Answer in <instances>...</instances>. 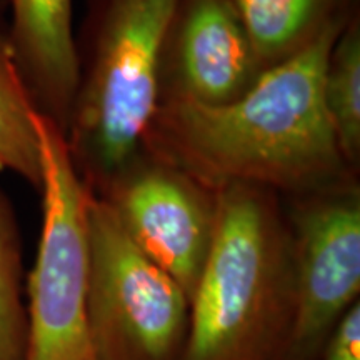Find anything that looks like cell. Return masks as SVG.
<instances>
[{"mask_svg": "<svg viewBox=\"0 0 360 360\" xmlns=\"http://www.w3.org/2000/svg\"><path fill=\"white\" fill-rule=\"evenodd\" d=\"M347 22L264 70L236 101H160L142 150L212 191L242 184L300 195L354 179L322 96L328 53Z\"/></svg>", "mask_w": 360, "mask_h": 360, "instance_id": "6da1fadb", "label": "cell"}, {"mask_svg": "<svg viewBox=\"0 0 360 360\" xmlns=\"http://www.w3.org/2000/svg\"><path fill=\"white\" fill-rule=\"evenodd\" d=\"M294 314L287 215L269 188L217 191V227L179 360H281Z\"/></svg>", "mask_w": 360, "mask_h": 360, "instance_id": "7a4b0ae2", "label": "cell"}, {"mask_svg": "<svg viewBox=\"0 0 360 360\" xmlns=\"http://www.w3.org/2000/svg\"><path fill=\"white\" fill-rule=\"evenodd\" d=\"M179 0H90V57L65 141L92 192L141 155L160 103V75Z\"/></svg>", "mask_w": 360, "mask_h": 360, "instance_id": "3957f363", "label": "cell"}, {"mask_svg": "<svg viewBox=\"0 0 360 360\" xmlns=\"http://www.w3.org/2000/svg\"><path fill=\"white\" fill-rule=\"evenodd\" d=\"M42 152V231L29 276L24 360H94L87 322L90 188L65 135L37 115Z\"/></svg>", "mask_w": 360, "mask_h": 360, "instance_id": "277c9868", "label": "cell"}, {"mask_svg": "<svg viewBox=\"0 0 360 360\" xmlns=\"http://www.w3.org/2000/svg\"><path fill=\"white\" fill-rule=\"evenodd\" d=\"M87 322L94 360H179L191 322L182 287L130 240L92 191Z\"/></svg>", "mask_w": 360, "mask_h": 360, "instance_id": "5b68a950", "label": "cell"}, {"mask_svg": "<svg viewBox=\"0 0 360 360\" xmlns=\"http://www.w3.org/2000/svg\"><path fill=\"white\" fill-rule=\"evenodd\" d=\"M287 215L294 270V314L281 360H321L360 292L357 180L292 195Z\"/></svg>", "mask_w": 360, "mask_h": 360, "instance_id": "8992f818", "label": "cell"}, {"mask_svg": "<svg viewBox=\"0 0 360 360\" xmlns=\"http://www.w3.org/2000/svg\"><path fill=\"white\" fill-rule=\"evenodd\" d=\"M97 193L130 240L192 300L217 227V191L142 150Z\"/></svg>", "mask_w": 360, "mask_h": 360, "instance_id": "52a82bcc", "label": "cell"}, {"mask_svg": "<svg viewBox=\"0 0 360 360\" xmlns=\"http://www.w3.org/2000/svg\"><path fill=\"white\" fill-rule=\"evenodd\" d=\"M262 74L229 0H179L160 75V101L222 105Z\"/></svg>", "mask_w": 360, "mask_h": 360, "instance_id": "ba28073f", "label": "cell"}, {"mask_svg": "<svg viewBox=\"0 0 360 360\" xmlns=\"http://www.w3.org/2000/svg\"><path fill=\"white\" fill-rule=\"evenodd\" d=\"M7 40L35 109L65 135L80 80L72 0H7Z\"/></svg>", "mask_w": 360, "mask_h": 360, "instance_id": "9c48e42d", "label": "cell"}, {"mask_svg": "<svg viewBox=\"0 0 360 360\" xmlns=\"http://www.w3.org/2000/svg\"><path fill=\"white\" fill-rule=\"evenodd\" d=\"M260 70L282 64L359 11L357 0H229Z\"/></svg>", "mask_w": 360, "mask_h": 360, "instance_id": "30bf717a", "label": "cell"}, {"mask_svg": "<svg viewBox=\"0 0 360 360\" xmlns=\"http://www.w3.org/2000/svg\"><path fill=\"white\" fill-rule=\"evenodd\" d=\"M37 115L13 60L7 27H0V170H12L40 191L42 152Z\"/></svg>", "mask_w": 360, "mask_h": 360, "instance_id": "8fae6325", "label": "cell"}, {"mask_svg": "<svg viewBox=\"0 0 360 360\" xmlns=\"http://www.w3.org/2000/svg\"><path fill=\"white\" fill-rule=\"evenodd\" d=\"M323 105L345 164L360 160V19L350 17L328 53L322 82Z\"/></svg>", "mask_w": 360, "mask_h": 360, "instance_id": "7c38bea8", "label": "cell"}, {"mask_svg": "<svg viewBox=\"0 0 360 360\" xmlns=\"http://www.w3.org/2000/svg\"><path fill=\"white\" fill-rule=\"evenodd\" d=\"M25 339L19 227L7 197L0 191V360H24Z\"/></svg>", "mask_w": 360, "mask_h": 360, "instance_id": "4fadbf2b", "label": "cell"}, {"mask_svg": "<svg viewBox=\"0 0 360 360\" xmlns=\"http://www.w3.org/2000/svg\"><path fill=\"white\" fill-rule=\"evenodd\" d=\"M321 360H360V304L355 302L344 315Z\"/></svg>", "mask_w": 360, "mask_h": 360, "instance_id": "5bb4252c", "label": "cell"}, {"mask_svg": "<svg viewBox=\"0 0 360 360\" xmlns=\"http://www.w3.org/2000/svg\"><path fill=\"white\" fill-rule=\"evenodd\" d=\"M7 7V0H0V27H6L4 24V12H6Z\"/></svg>", "mask_w": 360, "mask_h": 360, "instance_id": "9a60e30c", "label": "cell"}]
</instances>
